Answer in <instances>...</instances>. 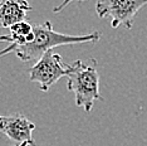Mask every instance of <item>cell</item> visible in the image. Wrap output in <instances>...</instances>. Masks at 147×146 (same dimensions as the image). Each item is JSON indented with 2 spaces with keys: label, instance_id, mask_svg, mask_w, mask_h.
Returning <instances> with one entry per match:
<instances>
[{
  "label": "cell",
  "instance_id": "cell-1",
  "mask_svg": "<svg viewBox=\"0 0 147 146\" xmlns=\"http://www.w3.org/2000/svg\"><path fill=\"white\" fill-rule=\"evenodd\" d=\"M34 41L24 45H19L15 54L23 62H36L40 59L47 52L53 51V48L59 45L81 44V43H96L101 39V33L92 32L87 35H69L58 33L53 29L49 20L43 24L33 25Z\"/></svg>",
  "mask_w": 147,
  "mask_h": 146
},
{
  "label": "cell",
  "instance_id": "cell-4",
  "mask_svg": "<svg viewBox=\"0 0 147 146\" xmlns=\"http://www.w3.org/2000/svg\"><path fill=\"white\" fill-rule=\"evenodd\" d=\"M145 5H147V0H98L96 11L99 18H111L112 28L123 25L132 29L135 16Z\"/></svg>",
  "mask_w": 147,
  "mask_h": 146
},
{
  "label": "cell",
  "instance_id": "cell-6",
  "mask_svg": "<svg viewBox=\"0 0 147 146\" xmlns=\"http://www.w3.org/2000/svg\"><path fill=\"white\" fill-rule=\"evenodd\" d=\"M32 6L26 0H0V28H10L26 20Z\"/></svg>",
  "mask_w": 147,
  "mask_h": 146
},
{
  "label": "cell",
  "instance_id": "cell-2",
  "mask_svg": "<svg viewBox=\"0 0 147 146\" xmlns=\"http://www.w3.org/2000/svg\"><path fill=\"white\" fill-rule=\"evenodd\" d=\"M67 78V87L74 93L76 105L86 112H91L97 101H105L99 93V74L94 58H91L87 63L73 62Z\"/></svg>",
  "mask_w": 147,
  "mask_h": 146
},
{
  "label": "cell",
  "instance_id": "cell-5",
  "mask_svg": "<svg viewBox=\"0 0 147 146\" xmlns=\"http://www.w3.org/2000/svg\"><path fill=\"white\" fill-rule=\"evenodd\" d=\"M35 124L22 114L0 115V134L8 137L11 146H35L33 131Z\"/></svg>",
  "mask_w": 147,
  "mask_h": 146
},
{
  "label": "cell",
  "instance_id": "cell-10",
  "mask_svg": "<svg viewBox=\"0 0 147 146\" xmlns=\"http://www.w3.org/2000/svg\"><path fill=\"white\" fill-rule=\"evenodd\" d=\"M3 41L10 42V44H11V36L10 35H0V42H3Z\"/></svg>",
  "mask_w": 147,
  "mask_h": 146
},
{
  "label": "cell",
  "instance_id": "cell-9",
  "mask_svg": "<svg viewBox=\"0 0 147 146\" xmlns=\"http://www.w3.org/2000/svg\"><path fill=\"white\" fill-rule=\"evenodd\" d=\"M16 48H18V45H16V44H10V45H8V47L4 48L3 51H0V58L4 57V55H6V54H9V53H11V52H15Z\"/></svg>",
  "mask_w": 147,
  "mask_h": 146
},
{
  "label": "cell",
  "instance_id": "cell-7",
  "mask_svg": "<svg viewBox=\"0 0 147 146\" xmlns=\"http://www.w3.org/2000/svg\"><path fill=\"white\" fill-rule=\"evenodd\" d=\"M9 30L11 36V44H16L19 47L26 44V38L33 32V24H30L28 20H23L10 26Z\"/></svg>",
  "mask_w": 147,
  "mask_h": 146
},
{
  "label": "cell",
  "instance_id": "cell-3",
  "mask_svg": "<svg viewBox=\"0 0 147 146\" xmlns=\"http://www.w3.org/2000/svg\"><path fill=\"white\" fill-rule=\"evenodd\" d=\"M71 69L72 64L63 62L61 54L49 51L29 69V78L32 82H36L43 92H48L62 77H68Z\"/></svg>",
  "mask_w": 147,
  "mask_h": 146
},
{
  "label": "cell",
  "instance_id": "cell-8",
  "mask_svg": "<svg viewBox=\"0 0 147 146\" xmlns=\"http://www.w3.org/2000/svg\"><path fill=\"white\" fill-rule=\"evenodd\" d=\"M72 1H84V0H64V1H62L58 6H55V8L53 9V11H54V13H59V11H62L63 9H64L68 4H71Z\"/></svg>",
  "mask_w": 147,
  "mask_h": 146
}]
</instances>
